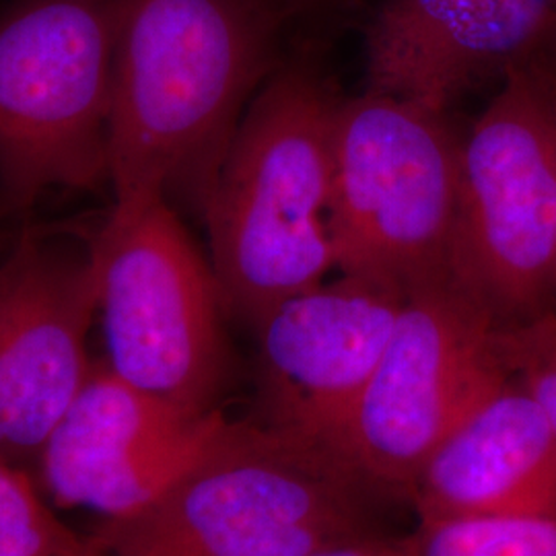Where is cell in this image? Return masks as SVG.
I'll return each instance as SVG.
<instances>
[{"label": "cell", "mask_w": 556, "mask_h": 556, "mask_svg": "<svg viewBox=\"0 0 556 556\" xmlns=\"http://www.w3.org/2000/svg\"><path fill=\"white\" fill-rule=\"evenodd\" d=\"M277 0H118L110 179L116 200L202 213L239 119L277 68Z\"/></svg>", "instance_id": "1"}, {"label": "cell", "mask_w": 556, "mask_h": 556, "mask_svg": "<svg viewBox=\"0 0 556 556\" xmlns=\"http://www.w3.org/2000/svg\"><path fill=\"white\" fill-rule=\"evenodd\" d=\"M340 103L316 60L277 66L202 208L225 309L250 326L337 268L328 215Z\"/></svg>", "instance_id": "2"}, {"label": "cell", "mask_w": 556, "mask_h": 556, "mask_svg": "<svg viewBox=\"0 0 556 556\" xmlns=\"http://www.w3.org/2000/svg\"><path fill=\"white\" fill-rule=\"evenodd\" d=\"M365 484L326 450L229 422L161 497L91 544L98 556H305L371 534Z\"/></svg>", "instance_id": "3"}, {"label": "cell", "mask_w": 556, "mask_h": 556, "mask_svg": "<svg viewBox=\"0 0 556 556\" xmlns=\"http://www.w3.org/2000/svg\"><path fill=\"white\" fill-rule=\"evenodd\" d=\"M459 169L447 114L371 91L342 100L328 215L338 270L402 295L454 278Z\"/></svg>", "instance_id": "4"}, {"label": "cell", "mask_w": 556, "mask_h": 556, "mask_svg": "<svg viewBox=\"0 0 556 556\" xmlns=\"http://www.w3.org/2000/svg\"><path fill=\"white\" fill-rule=\"evenodd\" d=\"M118 0H27L0 20V178L17 206L110 178Z\"/></svg>", "instance_id": "5"}, {"label": "cell", "mask_w": 556, "mask_h": 556, "mask_svg": "<svg viewBox=\"0 0 556 556\" xmlns=\"http://www.w3.org/2000/svg\"><path fill=\"white\" fill-rule=\"evenodd\" d=\"M91 254L100 273L105 365L186 413L215 410L227 367L225 303L213 266L169 200H116Z\"/></svg>", "instance_id": "6"}, {"label": "cell", "mask_w": 556, "mask_h": 556, "mask_svg": "<svg viewBox=\"0 0 556 556\" xmlns=\"http://www.w3.org/2000/svg\"><path fill=\"white\" fill-rule=\"evenodd\" d=\"M452 275L497 326L556 312V128L528 60L462 139Z\"/></svg>", "instance_id": "7"}, {"label": "cell", "mask_w": 556, "mask_h": 556, "mask_svg": "<svg viewBox=\"0 0 556 556\" xmlns=\"http://www.w3.org/2000/svg\"><path fill=\"white\" fill-rule=\"evenodd\" d=\"M495 328L454 278L406 295L346 427L342 462L367 484L410 493L427 457L505 374Z\"/></svg>", "instance_id": "8"}, {"label": "cell", "mask_w": 556, "mask_h": 556, "mask_svg": "<svg viewBox=\"0 0 556 556\" xmlns=\"http://www.w3.org/2000/svg\"><path fill=\"white\" fill-rule=\"evenodd\" d=\"M404 299L392 287L342 275L260 318L252 328L268 425L340 457L346 427Z\"/></svg>", "instance_id": "9"}, {"label": "cell", "mask_w": 556, "mask_h": 556, "mask_svg": "<svg viewBox=\"0 0 556 556\" xmlns=\"http://www.w3.org/2000/svg\"><path fill=\"white\" fill-rule=\"evenodd\" d=\"M220 410L186 413L93 365L46 439L41 480L60 505L108 519L132 516L161 497L223 435Z\"/></svg>", "instance_id": "10"}, {"label": "cell", "mask_w": 556, "mask_h": 556, "mask_svg": "<svg viewBox=\"0 0 556 556\" xmlns=\"http://www.w3.org/2000/svg\"><path fill=\"white\" fill-rule=\"evenodd\" d=\"M100 309L93 254L25 238L0 264V457L38 462L89 378L87 334Z\"/></svg>", "instance_id": "11"}, {"label": "cell", "mask_w": 556, "mask_h": 556, "mask_svg": "<svg viewBox=\"0 0 556 556\" xmlns=\"http://www.w3.org/2000/svg\"><path fill=\"white\" fill-rule=\"evenodd\" d=\"M555 0H386L365 36L367 89L447 114L544 50Z\"/></svg>", "instance_id": "12"}, {"label": "cell", "mask_w": 556, "mask_h": 556, "mask_svg": "<svg viewBox=\"0 0 556 556\" xmlns=\"http://www.w3.org/2000/svg\"><path fill=\"white\" fill-rule=\"evenodd\" d=\"M410 495L420 519L556 517V435L505 367L422 464Z\"/></svg>", "instance_id": "13"}, {"label": "cell", "mask_w": 556, "mask_h": 556, "mask_svg": "<svg viewBox=\"0 0 556 556\" xmlns=\"http://www.w3.org/2000/svg\"><path fill=\"white\" fill-rule=\"evenodd\" d=\"M418 556H556V517L420 519Z\"/></svg>", "instance_id": "14"}, {"label": "cell", "mask_w": 556, "mask_h": 556, "mask_svg": "<svg viewBox=\"0 0 556 556\" xmlns=\"http://www.w3.org/2000/svg\"><path fill=\"white\" fill-rule=\"evenodd\" d=\"M0 556H98L68 530L17 464L0 457Z\"/></svg>", "instance_id": "15"}, {"label": "cell", "mask_w": 556, "mask_h": 556, "mask_svg": "<svg viewBox=\"0 0 556 556\" xmlns=\"http://www.w3.org/2000/svg\"><path fill=\"white\" fill-rule=\"evenodd\" d=\"M507 371L534 396L556 435V312L495 328Z\"/></svg>", "instance_id": "16"}, {"label": "cell", "mask_w": 556, "mask_h": 556, "mask_svg": "<svg viewBox=\"0 0 556 556\" xmlns=\"http://www.w3.org/2000/svg\"><path fill=\"white\" fill-rule=\"evenodd\" d=\"M305 556H418L417 540L394 542L371 534L340 540Z\"/></svg>", "instance_id": "17"}, {"label": "cell", "mask_w": 556, "mask_h": 556, "mask_svg": "<svg viewBox=\"0 0 556 556\" xmlns=\"http://www.w3.org/2000/svg\"><path fill=\"white\" fill-rule=\"evenodd\" d=\"M528 68L534 77L538 91L542 96V100L546 103L551 118L555 122L556 128V64L544 50H540L534 56L528 59Z\"/></svg>", "instance_id": "18"}, {"label": "cell", "mask_w": 556, "mask_h": 556, "mask_svg": "<svg viewBox=\"0 0 556 556\" xmlns=\"http://www.w3.org/2000/svg\"><path fill=\"white\" fill-rule=\"evenodd\" d=\"M544 52H546L551 59L555 60L556 64V34L548 36V40L544 43Z\"/></svg>", "instance_id": "19"}, {"label": "cell", "mask_w": 556, "mask_h": 556, "mask_svg": "<svg viewBox=\"0 0 556 556\" xmlns=\"http://www.w3.org/2000/svg\"><path fill=\"white\" fill-rule=\"evenodd\" d=\"M556 34V0H555V11H553V25H551V31H548V36H553ZM548 40V38H546Z\"/></svg>", "instance_id": "20"}, {"label": "cell", "mask_w": 556, "mask_h": 556, "mask_svg": "<svg viewBox=\"0 0 556 556\" xmlns=\"http://www.w3.org/2000/svg\"><path fill=\"white\" fill-rule=\"evenodd\" d=\"M277 2H280V4H282V0H277Z\"/></svg>", "instance_id": "21"}]
</instances>
